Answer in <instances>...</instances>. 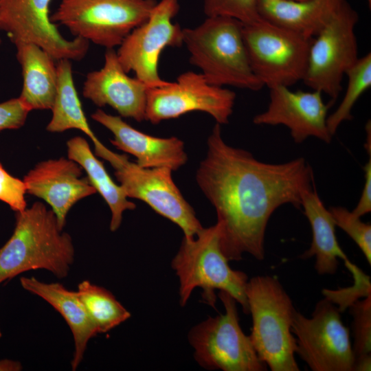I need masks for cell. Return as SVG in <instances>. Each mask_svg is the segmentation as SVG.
<instances>
[{
  "label": "cell",
  "instance_id": "cell-34",
  "mask_svg": "<svg viewBox=\"0 0 371 371\" xmlns=\"http://www.w3.org/2000/svg\"><path fill=\"white\" fill-rule=\"evenodd\" d=\"M371 367V355L361 357L354 360L352 371H370Z\"/></svg>",
  "mask_w": 371,
  "mask_h": 371
},
{
  "label": "cell",
  "instance_id": "cell-38",
  "mask_svg": "<svg viewBox=\"0 0 371 371\" xmlns=\"http://www.w3.org/2000/svg\"><path fill=\"white\" fill-rule=\"evenodd\" d=\"M289 1H304V0H289Z\"/></svg>",
  "mask_w": 371,
  "mask_h": 371
},
{
  "label": "cell",
  "instance_id": "cell-35",
  "mask_svg": "<svg viewBox=\"0 0 371 371\" xmlns=\"http://www.w3.org/2000/svg\"><path fill=\"white\" fill-rule=\"evenodd\" d=\"M21 369L22 366L19 361L6 359L0 361V371H19Z\"/></svg>",
  "mask_w": 371,
  "mask_h": 371
},
{
  "label": "cell",
  "instance_id": "cell-15",
  "mask_svg": "<svg viewBox=\"0 0 371 371\" xmlns=\"http://www.w3.org/2000/svg\"><path fill=\"white\" fill-rule=\"evenodd\" d=\"M267 109L257 114L253 122L257 125H284L293 141L302 143L309 137L330 143L332 135L326 124L327 112L330 106L325 104L319 91H293L289 87L278 85L269 88Z\"/></svg>",
  "mask_w": 371,
  "mask_h": 371
},
{
  "label": "cell",
  "instance_id": "cell-18",
  "mask_svg": "<svg viewBox=\"0 0 371 371\" xmlns=\"http://www.w3.org/2000/svg\"><path fill=\"white\" fill-rule=\"evenodd\" d=\"M91 117L111 132L113 139L111 143L135 157L136 164L141 167L167 168L174 171L188 161L184 143L177 137H158L146 134L132 127L121 117L102 109H97Z\"/></svg>",
  "mask_w": 371,
  "mask_h": 371
},
{
  "label": "cell",
  "instance_id": "cell-7",
  "mask_svg": "<svg viewBox=\"0 0 371 371\" xmlns=\"http://www.w3.org/2000/svg\"><path fill=\"white\" fill-rule=\"evenodd\" d=\"M155 0H60L51 16L75 37L113 49L148 17Z\"/></svg>",
  "mask_w": 371,
  "mask_h": 371
},
{
  "label": "cell",
  "instance_id": "cell-22",
  "mask_svg": "<svg viewBox=\"0 0 371 371\" xmlns=\"http://www.w3.org/2000/svg\"><path fill=\"white\" fill-rule=\"evenodd\" d=\"M15 46L23 76L19 98L30 111L51 110L57 91L55 60L36 45L18 43Z\"/></svg>",
  "mask_w": 371,
  "mask_h": 371
},
{
  "label": "cell",
  "instance_id": "cell-17",
  "mask_svg": "<svg viewBox=\"0 0 371 371\" xmlns=\"http://www.w3.org/2000/svg\"><path fill=\"white\" fill-rule=\"evenodd\" d=\"M116 52L107 49L103 67L87 74L82 95L95 105H109L123 117L145 120L148 86L128 76Z\"/></svg>",
  "mask_w": 371,
  "mask_h": 371
},
{
  "label": "cell",
  "instance_id": "cell-12",
  "mask_svg": "<svg viewBox=\"0 0 371 371\" xmlns=\"http://www.w3.org/2000/svg\"><path fill=\"white\" fill-rule=\"evenodd\" d=\"M179 10L178 0L157 2L147 19L134 28L118 46L116 54L124 71H133L135 78L148 87L168 82L159 74L161 54L166 47L183 45V29L172 22Z\"/></svg>",
  "mask_w": 371,
  "mask_h": 371
},
{
  "label": "cell",
  "instance_id": "cell-23",
  "mask_svg": "<svg viewBox=\"0 0 371 371\" xmlns=\"http://www.w3.org/2000/svg\"><path fill=\"white\" fill-rule=\"evenodd\" d=\"M67 146L68 158L82 168L90 183L108 205L111 212L110 229L115 232L121 225L124 212L135 209L136 205L128 199L122 186L113 181L85 138L72 137L67 141Z\"/></svg>",
  "mask_w": 371,
  "mask_h": 371
},
{
  "label": "cell",
  "instance_id": "cell-9",
  "mask_svg": "<svg viewBox=\"0 0 371 371\" xmlns=\"http://www.w3.org/2000/svg\"><path fill=\"white\" fill-rule=\"evenodd\" d=\"M218 297L225 313L209 317L189 333L196 361L207 370L266 371L267 366L240 326L236 300L225 291H219Z\"/></svg>",
  "mask_w": 371,
  "mask_h": 371
},
{
  "label": "cell",
  "instance_id": "cell-28",
  "mask_svg": "<svg viewBox=\"0 0 371 371\" xmlns=\"http://www.w3.org/2000/svg\"><path fill=\"white\" fill-rule=\"evenodd\" d=\"M329 210L336 226L343 229L357 245L367 262L371 265V225L344 207H331Z\"/></svg>",
  "mask_w": 371,
  "mask_h": 371
},
{
  "label": "cell",
  "instance_id": "cell-26",
  "mask_svg": "<svg viewBox=\"0 0 371 371\" xmlns=\"http://www.w3.org/2000/svg\"><path fill=\"white\" fill-rule=\"evenodd\" d=\"M348 82L345 95L337 109L328 117L326 124L332 136L340 124L352 119V109L359 97L371 87V54L359 58L346 74Z\"/></svg>",
  "mask_w": 371,
  "mask_h": 371
},
{
  "label": "cell",
  "instance_id": "cell-6",
  "mask_svg": "<svg viewBox=\"0 0 371 371\" xmlns=\"http://www.w3.org/2000/svg\"><path fill=\"white\" fill-rule=\"evenodd\" d=\"M243 36L252 70L264 86L289 87L303 80L313 38L262 18L243 24Z\"/></svg>",
  "mask_w": 371,
  "mask_h": 371
},
{
  "label": "cell",
  "instance_id": "cell-8",
  "mask_svg": "<svg viewBox=\"0 0 371 371\" xmlns=\"http://www.w3.org/2000/svg\"><path fill=\"white\" fill-rule=\"evenodd\" d=\"M95 154L108 161L128 198L142 201L154 211L177 225L184 236L193 238L203 228L192 207L175 183L167 168H143L115 153L102 142L94 146Z\"/></svg>",
  "mask_w": 371,
  "mask_h": 371
},
{
  "label": "cell",
  "instance_id": "cell-32",
  "mask_svg": "<svg viewBox=\"0 0 371 371\" xmlns=\"http://www.w3.org/2000/svg\"><path fill=\"white\" fill-rule=\"evenodd\" d=\"M30 109L18 97L0 103V131L24 125Z\"/></svg>",
  "mask_w": 371,
  "mask_h": 371
},
{
  "label": "cell",
  "instance_id": "cell-14",
  "mask_svg": "<svg viewBox=\"0 0 371 371\" xmlns=\"http://www.w3.org/2000/svg\"><path fill=\"white\" fill-rule=\"evenodd\" d=\"M52 0H0V29L11 41L32 43L55 60L82 59L89 42L80 37L65 38L51 19Z\"/></svg>",
  "mask_w": 371,
  "mask_h": 371
},
{
  "label": "cell",
  "instance_id": "cell-11",
  "mask_svg": "<svg viewBox=\"0 0 371 371\" xmlns=\"http://www.w3.org/2000/svg\"><path fill=\"white\" fill-rule=\"evenodd\" d=\"M338 307L326 298L311 317L295 311L291 331L297 353L313 371H352L354 355L348 328Z\"/></svg>",
  "mask_w": 371,
  "mask_h": 371
},
{
  "label": "cell",
  "instance_id": "cell-31",
  "mask_svg": "<svg viewBox=\"0 0 371 371\" xmlns=\"http://www.w3.org/2000/svg\"><path fill=\"white\" fill-rule=\"evenodd\" d=\"M26 190L23 180L10 175L0 163V200L16 212L27 207Z\"/></svg>",
  "mask_w": 371,
  "mask_h": 371
},
{
  "label": "cell",
  "instance_id": "cell-39",
  "mask_svg": "<svg viewBox=\"0 0 371 371\" xmlns=\"http://www.w3.org/2000/svg\"><path fill=\"white\" fill-rule=\"evenodd\" d=\"M1 335H2V333H1V331L0 330V337H1Z\"/></svg>",
  "mask_w": 371,
  "mask_h": 371
},
{
  "label": "cell",
  "instance_id": "cell-25",
  "mask_svg": "<svg viewBox=\"0 0 371 371\" xmlns=\"http://www.w3.org/2000/svg\"><path fill=\"white\" fill-rule=\"evenodd\" d=\"M76 291L98 334L111 330L131 317L109 291L89 280L80 282Z\"/></svg>",
  "mask_w": 371,
  "mask_h": 371
},
{
  "label": "cell",
  "instance_id": "cell-5",
  "mask_svg": "<svg viewBox=\"0 0 371 371\" xmlns=\"http://www.w3.org/2000/svg\"><path fill=\"white\" fill-rule=\"evenodd\" d=\"M223 253L218 227H203L193 238L183 237L180 248L172 261L179 281V303L187 304L195 288L203 289L205 302L214 307L215 291L232 295L249 314L245 293L248 277L243 271L232 269Z\"/></svg>",
  "mask_w": 371,
  "mask_h": 371
},
{
  "label": "cell",
  "instance_id": "cell-16",
  "mask_svg": "<svg viewBox=\"0 0 371 371\" xmlns=\"http://www.w3.org/2000/svg\"><path fill=\"white\" fill-rule=\"evenodd\" d=\"M23 181L26 193L43 199L52 207L61 229L72 206L97 192L87 177H82V168L69 158L38 163Z\"/></svg>",
  "mask_w": 371,
  "mask_h": 371
},
{
  "label": "cell",
  "instance_id": "cell-40",
  "mask_svg": "<svg viewBox=\"0 0 371 371\" xmlns=\"http://www.w3.org/2000/svg\"><path fill=\"white\" fill-rule=\"evenodd\" d=\"M1 338V337H0Z\"/></svg>",
  "mask_w": 371,
  "mask_h": 371
},
{
  "label": "cell",
  "instance_id": "cell-24",
  "mask_svg": "<svg viewBox=\"0 0 371 371\" xmlns=\"http://www.w3.org/2000/svg\"><path fill=\"white\" fill-rule=\"evenodd\" d=\"M57 91L52 108V116L46 129L52 133H60L78 129L87 135L93 144L100 142L92 131L82 110V104L74 82L71 60H58Z\"/></svg>",
  "mask_w": 371,
  "mask_h": 371
},
{
  "label": "cell",
  "instance_id": "cell-20",
  "mask_svg": "<svg viewBox=\"0 0 371 371\" xmlns=\"http://www.w3.org/2000/svg\"><path fill=\"white\" fill-rule=\"evenodd\" d=\"M20 283L25 290L49 304L69 326L74 343L71 366L76 370L83 359L88 342L98 335L77 291L68 290L59 282L46 283L34 277L22 276Z\"/></svg>",
  "mask_w": 371,
  "mask_h": 371
},
{
  "label": "cell",
  "instance_id": "cell-29",
  "mask_svg": "<svg viewBox=\"0 0 371 371\" xmlns=\"http://www.w3.org/2000/svg\"><path fill=\"white\" fill-rule=\"evenodd\" d=\"M257 5L258 0H204L203 11L207 16H228L248 24L261 19Z\"/></svg>",
  "mask_w": 371,
  "mask_h": 371
},
{
  "label": "cell",
  "instance_id": "cell-36",
  "mask_svg": "<svg viewBox=\"0 0 371 371\" xmlns=\"http://www.w3.org/2000/svg\"><path fill=\"white\" fill-rule=\"evenodd\" d=\"M366 131L367 133V138L364 146L369 155H371V124L370 120L366 124Z\"/></svg>",
  "mask_w": 371,
  "mask_h": 371
},
{
  "label": "cell",
  "instance_id": "cell-30",
  "mask_svg": "<svg viewBox=\"0 0 371 371\" xmlns=\"http://www.w3.org/2000/svg\"><path fill=\"white\" fill-rule=\"evenodd\" d=\"M354 279V285L352 287L341 289L337 291L324 289L322 291L325 298L333 304L339 305L340 312L345 311L359 297H367L371 295L370 277L365 274L357 266L351 272Z\"/></svg>",
  "mask_w": 371,
  "mask_h": 371
},
{
  "label": "cell",
  "instance_id": "cell-19",
  "mask_svg": "<svg viewBox=\"0 0 371 371\" xmlns=\"http://www.w3.org/2000/svg\"><path fill=\"white\" fill-rule=\"evenodd\" d=\"M301 207L312 230L310 248L300 256L302 259L315 257V269L319 275H333L341 258L349 271L353 266L339 246L335 234V223L320 199L315 186L306 188L301 196Z\"/></svg>",
  "mask_w": 371,
  "mask_h": 371
},
{
  "label": "cell",
  "instance_id": "cell-3",
  "mask_svg": "<svg viewBox=\"0 0 371 371\" xmlns=\"http://www.w3.org/2000/svg\"><path fill=\"white\" fill-rule=\"evenodd\" d=\"M243 23L234 18L207 16L183 29L190 63L211 85L259 91L264 86L251 67L243 36Z\"/></svg>",
  "mask_w": 371,
  "mask_h": 371
},
{
  "label": "cell",
  "instance_id": "cell-13",
  "mask_svg": "<svg viewBox=\"0 0 371 371\" xmlns=\"http://www.w3.org/2000/svg\"><path fill=\"white\" fill-rule=\"evenodd\" d=\"M236 93L223 87L210 84L201 73L180 74L175 82L147 90L145 120L153 124L192 112L211 115L217 124L229 123Z\"/></svg>",
  "mask_w": 371,
  "mask_h": 371
},
{
  "label": "cell",
  "instance_id": "cell-27",
  "mask_svg": "<svg viewBox=\"0 0 371 371\" xmlns=\"http://www.w3.org/2000/svg\"><path fill=\"white\" fill-rule=\"evenodd\" d=\"M352 317V345L354 360L370 355L371 352V295L357 300L350 306Z\"/></svg>",
  "mask_w": 371,
  "mask_h": 371
},
{
  "label": "cell",
  "instance_id": "cell-1",
  "mask_svg": "<svg viewBox=\"0 0 371 371\" xmlns=\"http://www.w3.org/2000/svg\"><path fill=\"white\" fill-rule=\"evenodd\" d=\"M207 147L196 181L215 208L221 250L229 261L240 260L245 253L262 260L271 216L284 204L301 208L302 192L313 183V170L302 157L282 164L260 161L228 145L217 123Z\"/></svg>",
  "mask_w": 371,
  "mask_h": 371
},
{
  "label": "cell",
  "instance_id": "cell-10",
  "mask_svg": "<svg viewBox=\"0 0 371 371\" xmlns=\"http://www.w3.org/2000/svg\"><path fill=\"white\" fill-rule=\"evenodd\" d=\"M358 13L346 1L311 43L305 85L328 95L331 106L342 90L348 69L359 58L355 28Z\"/></svg>",
  "mask_w": 371,
  "mask_h": 371
},
{
  "label": "cell",
  "instance_id": "cell-33",
  "mask_svg": "<svg viewBox=\"0 0 371 371\" xmlns=\"http://www.w3.org/2000/svg\"><path fill=\"white\" fill-rule=\"evenodd\" d=\"M365 172V183L358 204L352 212L359 217L364 216L371 211V155L369 161L363 167Z\"/></svg>",
  "mask_w": 371,
  "mask_h": 371
},
{
  "label": "cell",
  "instance_id": "cell-37",
  "mask_svg": "<svg viewBox=\"0 0 371 371\" xmlns=\"http://www.w3.org/2000/svg\"><path fill=\"white\" fill-rule=\"evenodd\" d=\"M368 3H369V5H370V4H371V0H368Z\"/></svg>",
  "mask_w": 371,
  "mask_h": 371
},
{
  "label": "cell",
  "instance_id": "cell-2",
  "mask_svg": "<svg viewBox=\"0 0 371 371\" xmlns=\"http://www.w3.org/2000/svg\"><path fill=\"white\" fill-rule=\"evenodd\" d=\"M74 260L71 236L60 228L54 212L37 201L16 212L13 234L0 248V284L38 269L64 278Z\"/></svg>",
  "mask_w": 371,
  "mask_h": 371
},
{
  "label": "cell",
  "instance_id": "cell-21",
  "mask_svg": "<svg viewBox=\"0 0 371 371\" xmlns=\"http://www.w3.org/2000/svg\"><path fill=\"white\" fill-rule=\"evenodd\" d=\"M347 0H258L261 18L307 37L315 36Z\"/></svg>",
  "mask_w": 371,
  "mask_h": 371
},
{
  "label": "cell",
  "instance_id": "cell-4",
  "mask_svg": "<svg viewBox=\"0 0 371 371\" xmlns=\"http://www.w3.org/2000/svg\"><path fill=\"white\" fill-rule=\"evenodd\" d=\"M246 297L252 317L249 335L259 358L272 371H299L291 331L295 309L278 280L256 276L248 280Z\"/></svg>",
  "mask_w": 371,
  "mask_h": 371
}]
</instances>
